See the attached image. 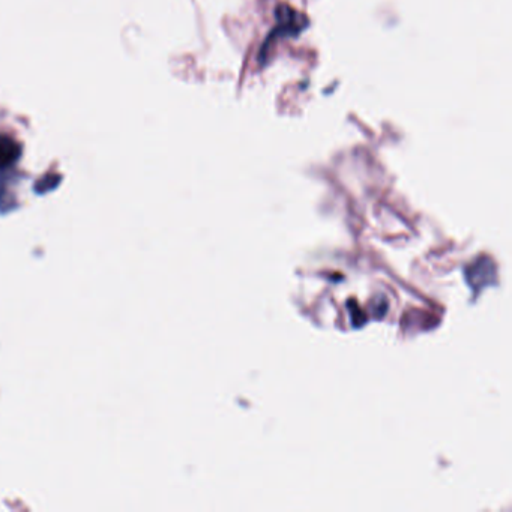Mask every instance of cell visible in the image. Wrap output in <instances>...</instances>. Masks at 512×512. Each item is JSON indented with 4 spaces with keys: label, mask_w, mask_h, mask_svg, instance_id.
I'll list each match as a JSON object with an SVG mask.
<instances>
[{
    "label": "cell",
    "mask_w": 512,
    "mask_h": 512,
    "mask_svg": "<svg viewBox=\"0 0 512 512\" xmlns=\"http://www.w3.org/2000/svg\"><path fill=\"white\" fill-rule=\"evenodd\" d=\"M22 149L19 143L10 136L0 134V169L4 167L13 166L19 160Z\"/></svg>",
    "instance_id": "6da1fadb"
}]
</instances>
